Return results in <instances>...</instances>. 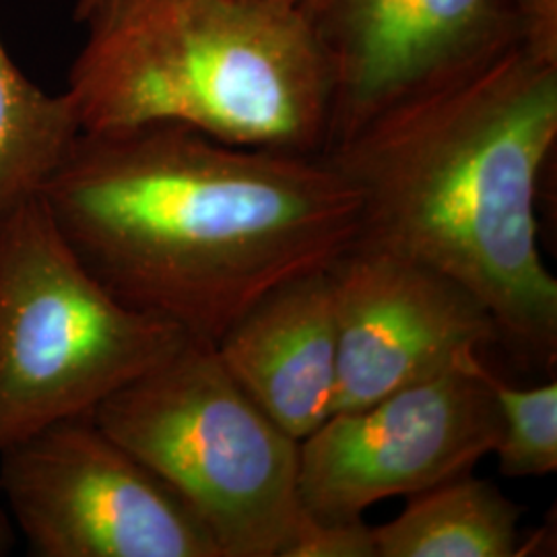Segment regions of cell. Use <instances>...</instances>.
Listing matches in <instances>:
<instances>
[{
    "label": "cell",
    "mask_w": 557,
    "mask_h": 557,
    "mask_svg": "<svg viewBox=\"0 0 557 557\" xmlns=\"http://www.w3.org/2000/svg\"><path fill=\"white\" fill-rule=\"evenodd\" d=\"M557 143V44L520 38L398 101L324 156L358 190L361 234L455 278L499 343L554 368L557 278L539 186Z\"/></svg>",
    "instance_id": "obj_2"
},
{
    "label": "cell",
    "mask_w": 557,
    "mask_h": 557,
    "mask_svg": "<svg viewBox=\"0 0 557 557\" xmlns=\"http://www.w3.org/2000/svg\"><path fill=\"white\" fill-rule=\"evenodd\" d=\"M326 273L337 320V411L376 403L499 341L471 292L391 246L358 238Z\"/></svg>",
    "instance_id": "obj_8"
},
{
    "label": "cell",
    "mask_w": 557,
    "mask_h": 557,
    "mask_svg": "<svg viewBox=\"0 0 557 557\" xmlns=\"http://www.w3.org/2000/svg\"><path fill=\"white\" fill-rule=\"evenodd\" d=\"M283 557H376L374 527L363 518L319 520L304 512Z\"/></svg>",
    "instance_id": "obj_14"
},
{
    "label": "cell",
    "mask_w": 557,
    "mask_h": 557,
    "mask_svg": "<svg viewBox=\"0 0 557 557\" xmlns=\"http://www.w3.org/2000/svg\"><path fill=\"white\" fill-rule=\"evenodd\" d=\"M479 374L498 405L502 430L494 455L506 478H545L557 471V382L515 386L490 370Z\"/></svg>",
    "instance_id": "obj_13"
},
{
    "label": "cell",
    "mask_w": 557,
    "mask_h": 557,
    "mask_svg": "<svg viewBox=\"0 0 557 557\" xmlns=\"http://www.w3.org/2000/svg\"><path fill=\"white\" fill-rule=\"evenodd\" d=\"M481 354L354 411L299 442L308 517L354 520L384 499L416 496L494 455L502 419L479 374Z\"/></svg>",
    "instance_id": "obj_7"
},
{
    "label": "cell",
    "mask_w": 557,
    "mask_h": 557,
    "mask_svg": "<svg viewBox=\"0 0 557 557\" xmlns=\"http://www.w3.org/2000/svg\"><path fill=\"white\" fill-rule=\"evenodd\" d=\"M79 133L71 96L27 79L0 38V221L40 197Z\"/></svg>",
    "instance_id": "obj_12"
},
{
    "label": "cell",
    "mask_w": 557,
    "mask_h": 557,
    "mask_svg": "<svg viewBox=\"0 0 557 557\" xmlns=\"http://www.w3.org/2000/svg\"><path fill=\"white\" fill-rule=\"evenodd\" d=\"M0 496L36 557H223L209 529L91 416L0 453Z\"/></svg>",
    "instance_id": "obj_6"
},
{
    "label": "cell",
    "mask_w": 557,
    "mask_h": 557,
    "mask_svg": "<svg viewBox=\"0 0 557 557\" xmlns=\"http://www.w3.org/2000/svg\"><path fill=\"white\" fill-rule=\"evenodd\" d=\"M522 508L492 481L465 473L416 496L374 527L376 557H517Z\"/></svg>",
    "instance_id": "obj_11"
},
{
    "label": "cell",
    "mask_w": 557,
    "mask_h": 557,
    "mask_svg": "<svg viewBox=\"0 0 557 557\" xmlns=\"http://www.w3.org/2000/svg\"><path fill=\"white\" fill-rule=\"evenodd\" d=\"M188 335L94 277L40 197L0 221V453L91 416Z\"/></svg>",
    "instance_id": "obj_5"
},
{
    "label": "cell",
    "mask_w": 557,
    "mask_h": 557,
    "mask_svg": "<svg viewBox=\"0 0 557 557\" xmlns=\"http://www.w3.org/2000/svg\"><path fill=\"white\" fill-rule=\"evenodd\" d=\"M66 94L81 131L186 124L304 156L326 149L333 79L304 0H79Z\"/></svg>",
    "instance_id": "obj_3"
},
{
    "label": "cell",
    "mask_w": 557,
    "mask_h": 557,
    "mask_svg": "<svg viewBox=\"0 0 557 557\" xmlns=\"http://www.w3.org/2000/svg\"><path fill=\"white\" fill-rule=\"evenodd\" d=\"M225 370L292 438L337 411V320L329 273L289 278L215 343Z\"/></svg>",
    "instance_id": "obj_10"
},
{
    "label": "cell",
    "mask_w": 557,
    "mask_h": 557,
    "mask_svg": "<svg viewBox=\"0 0 557 557\" xmlns=\"http://www.w3.org/2000/svg\"><path fill=\"white\" fill-rule=\"evenodd\" d=\"M15 529L11 518L0 510V556H7L15 545Z\"/></svg>",
    "instance_id": "obj_15"
},
{
    "label": "cell",
    "mask_w": 557,
    "mask_h": 557,
    "mask_svg": "<svg viewBox=\"0 0 557 557\" xmlns=\"http://www.w3.org/2000/svg\"><path fill=\"white\" fill-rule=\"evenodd\" d=\"M304 7L333 79L326 149L386 108L522 38L518 0H304Z\"/></svg>",
    "instance_id": "obj_9"
},
{
    "label": "cell",
    "mask_w": 557,
    "mask_h": 557,
    "mask_svg": "<svg viewBox=\"0 0 557 557\" xmlns=\"http://www.w3.org/2000/svg\"><path fill=\"white\" fill-rule=\"evenodd\" d=\"M200 518L223 557H283L304 517L299 442L225 370L215 343L178 349L91 413Z\"/></svg>",
    "instance_id": "obj_4"
},
{
    "label": "cell",
    "mask_w": 557,
    "mask_h": 557,
    "mask_svg": "<svg viewBox=\"0 0 557 557\" xmlns=\"http://www.w3.org/2000/svg\"><path fill=\"white\" fill-rule=\"evenodd\" d=\"M40 199L114 298L209 343L361 234L358 190L324 153L239 147L176 122L81 131Z\"/></svg>",
    "instance_id": "obj_1"
}]
</instances>
